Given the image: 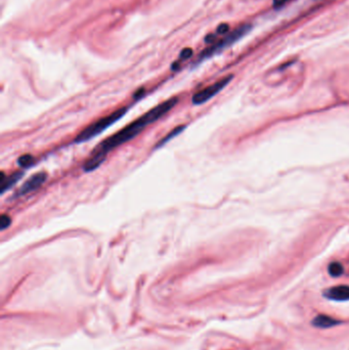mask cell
<instances>
[{
  "instance_id": "obj_9",
  "label": "cell",
  "mask_w": 349,
  "mask_h": 350,
  "mask_svg": "<svg viewBox=\"0 0 349 350\" xmlns=\"http://www.w3.org/2000/svg\"><path fill=\"white\" fill-rule=\"evenodd\" d=\"M315 325L318 328H330L332 326H334L337 322L330 318V317H326V316H320L315 320Z\"/></svg>"
},
{
  "instance_id": "obj_5",
  "label": "cell",
  "mask_w": 349,
  "mask_h": 350,
  "mask_svg": "<svg viewBox=\"0 0 349 350\" xmlns=\"http://www.w3.org/2000/svg\"><path fill=\"white\" fill-rule=\"evenodd\" d=\"M47 180V174L45 172H37L31 177H29L18 189L16 196L21 197L28 195L32 191L37 190L40 186L43 185V183Z\"/></svg>"
},
{
  "instance_id": "obj_7",
  "label": "cell",
  "mask_w": 349,
  "mask_h": 350,
  "mask_svg": "<svg viewBox=\"0 0 349 350\" xmlns=\"http://www.w3.org/2000/svg\"><path fill=\"white\" fill-rule=\"evenodd\" d=\"M24 175V172L20 171V172H16L13 175H11L10 177H6V174L4 172H2V193L4 195L7 190L11 189Z\"/></svg>"
},
{
  "instance_id": "obj_8",
  "label": "cell",
  "mask_w": 349,
  "mask_h": 350,
  "mask_svg": "<svg viewBox=\"0 0 349 350\" xmlns=\"http://www.w3.org/2000/svg\"><path fill=\"white\" fill-rule=\"evenodd\" d=\"M184 129H185V125L176 126V127L173 128L169 133H167L162 139H160V141L156 144L155 148H160V147H162V146L165 145L167 142H169L171 139H173V138H175L176 136H178Z\"/></svg>"
},
{
  "instance_id": "obj_6",
  "label": "cell",
  "mask_w": 349,
  "mask_h": 350,
  "mask_svg": "<svg viewBox=\"0 0 349 350\" xmlns=\"http://www.w3.org/2000/svg\"><path fill=\"white\" fill-rule=\"evenodd\" d=\"M326 296L335 301H347L349 300V286H337L327 291Z\"/></svg>"
},
{
  "instance_id": "obj_13",
  "label": "cell",
  "mask_w": 349,
  "mask_h": 350,
  "mask_svg": "<svg viewBox=\"0 0 349 350\" xmlns=\"http://www.w3.org/2000/svg\"><path fill=\"white\" fill-rule=\"evenodd\" d=\"M192 55V51L190 48H185L183 49V51L180 53V56H179V60L180 61H184V60H187L188 58H190Z\"/></svg>"
},
{
  "instance_id": "obj_11",
  "label": "cell",
  "mask_w": 349,
  "mask_h": 350,
  "mask_svg": "<svg viewBox=\"0 0 349 350\" xmlns=\"http://www.w3.org/2000/svg\"><path fill=\"white\" fill-rule=\"evenodd\" d=\"M343 271H344V267L339 262H333L329 265V274L334 278L340 277L343 274Z\"/></svg>"
},
{
  "instance_id": "obj_12",
  "label": "cell",
  "mask_w": 349,
  "mask_h": 350,
  "mask_svg": "<svg viewBox=\"0 0 349 350\" xmlns=\"http://www.w3.org/2000/svg\"><path fill=\"white\" fill-rule=\"evenodd\" d=\"M11 224L12 218L7 214H3L2 217H0V228H2V230H6L11 226Z\"/></svg>"
},
{
  "instance_id": "obj_14",
  "label": "cell",
  "mask_w": 349,
  "mask_h": 350,
  "mask_svg": "<svg viewBox=\"0 0 349 350\" xmlns=\"http://www.w3.org/2000/svg\"><path fill=\"white\" fill-rule=\"evenodd\" d=\"M228 30H229V27L227 24H221L218 26L216 30V34H224V33H227Z\"/></svg>"
},
{
  "instance_id": "obj_1",
  "label": "cell",
  "mask_w": 349,
  "mask_h": 350,
  "mask_svg": "<svg viewBox=\"0 0 349 350\" xmlns=\"http://www.w3.org/2000/svg\"><path fill=\"white\" fill-rule=\"evenodd\" d=\"M178 103L177 97H171L167 101L159 104L148 112L144 113L142 116L138 117L136 120L116 132L115 134L109 136L103 140L98 145H96L91 153L88 160L83 165V170L85 172H92L106 161L108 154L113 151L114 148L124 144L125 142L133 139L137 136L146 126L153 124L158 121L161 117L170 112Z\"/></svg>"
},
{
  "instance_id": "obj_4",
  "label": "cell",
  "mask_w": 349,
  "mask_h": 350,
  "mask_svg": "<svg viewBox=\"0 0 349 350\" xmlns=\"http://www.w3.org/2000/svg\"><path fill=\"white\" fill-rule=\"evenodd\" d=\"M232 75H228L217 82L209 85L208 87L200 90L199 92L195 93L191 97V103L195 106H200L205 103H207L209 99H211L213 96H215L218 92H220L232 79Z\"/></svg>"
},
{
  "instance_id": "obj_2",
  "label": "cell",
  "mask_w": 349,
  "mask_h": 350,
  "mask_svg": "<svg viewBox=\"0 0 349 350\" xmlns=\"http://www.w3.org/2000/svg\"><path fill=\"white\" fill-rule=\"evenodd\" d=\"M127 111H128V107H123V108H120V109L116 110L115 112L109 114L108 116H105L101 119L96 120L95 122L91 123L86 128H84L76 136V138L74 139V142L75 143H84V142L94 138L95 136L99 135L102 132L107 130L109 127H111L114 123L119 121L127 113Z\"/></svg>"
},
{
  "instance_id": "obj_10",
  "label": "cell",
  "mask_w": 349,
  "mask_h": 350,
  "mask_svg": "<svg viewBox=\"0 0 349 350\" xmlns=\"http://www.w3.org/2000/svg\"><path fill=\"white\" fill-rule=\"evenodd\" d=\"M33 163H34V157L30 154L23 155L18 159V165L21 168H29Z\"/></svg>"
},
{
  "instance_id": "obj_15",
  "label": "cell",
  "mask_w": 349,
  "mask_h": 350,
  "mask_svg": "<svg viewBox=\"0 0 349 350\" xmlns=\"http://www.w3.org/2000/svg\"><path fill=\"white\" fill-rule=\"evenodd\" d=\"M289 2H290V0H274V7L279 9V8L285 6Z\"/></svg>"
},
{
  "instance_id": "obj_3",
  "label": "cell",
  "mask_w": 349,
  "mask_h": 350,
  "mask_svg": "<svg viewBox=\"0 0 349 350\" xmlns=\"http://www.w3.org/2000/svg\"><path fill=\"white\" fill-rule=\"evenodd\" d=\"M252 29L251 25H243L239 28H237L236 30H234L232 32L228 33L224 38L216 41L215 43H213L211 46H209L208 48H206L205 51H203L200 56L198 58V61L196 62V64H200L212 57H214L215 55L221 53L222 51H224L225 48H227L228 46L232 45L234 43H236L239 39H241L242 37H244L246 34H248L250 32V30ZM196 65V66H197Z\"/></svg>"
}]
</instances>
